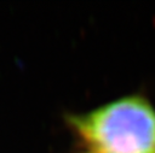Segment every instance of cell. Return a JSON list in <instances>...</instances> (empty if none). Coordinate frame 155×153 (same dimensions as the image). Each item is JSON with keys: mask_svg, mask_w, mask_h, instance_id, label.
Segmentation results:
<instances>
[{"mask_svg": "<svg viewBox=\"0 0 155 153\" xmlns=\"http://www.w3.org/2000/svg\"><path fill=\"white\" fill-rule=\"evenodd\" d=\"M70 124L94 153H155V110L139 95L74 116Z\"/></svg>", "mask_w": 155, "mask_h": 153, "instance_id": "6da1fadb", "label": "cell"}]
</instances>
